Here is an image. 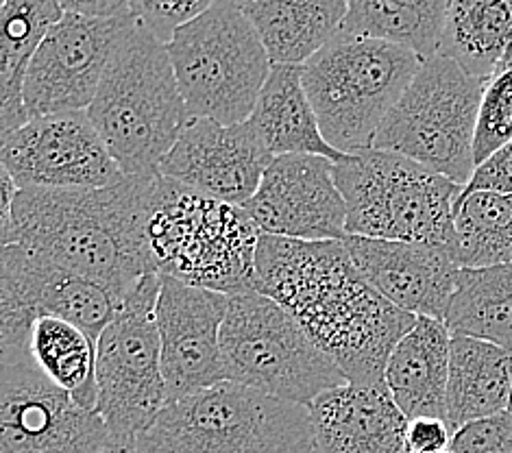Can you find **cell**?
<instances>
[{"instance_id":"obj_1","label":"cell","mask_w":512,"mask_h":453,"mask_svg":"<svg viewBox=\"0 0 512 453\" xmlns=\"http://www.w3.org/2000/svg\"><path fill=\"white\" fill-rule=\"evenodd\" d=\"M255 290L288 310L349 384L384 382L417 316L384 299L353 264L345 240L260 236Z\"/></svg>"},{"instance_id":"obj_29","label":"cell","mask_w":512,"mask_h":453,"mask_svg":"<svg viewBox=\"0 0 512 453\" xmlns=\"http://www.w3.org/2000/svg\"><path fill=\"white\" fill-rule=\"evenodd\" d=\"M29 353L35 366L79 406L96 412V340L59 316H40L31 327Z\"/></svg>"},{"instance_id":"obj_16","label":"cell","mask_w":512,"mask_h":453,"mask_svg":"<svg viewBox=\"0 0 512 453\" xmlns=\"http://www.w3.org/2000/svg\"><path fill=\"white\" fill-rule=\"evenodd\" d=\"M242 207L266 236L306 242L349 236L336 162L323 155L273 157L258 192Z\"/></svg>"},{"instance_id":"obj_38","label":"cell","mask_w":512,"mask_h":453,"mask_svg":"<svg viewBox=\"0 0 512 453\" xmlns=\"http://www.w3.org/2000/svg\"><path fill=\"white\" fill-rule=\"evenodd\" d=\"M229 3H234V5L242 7V5H247V3H251V0H229Z\"/></svg>"},{"instance_id":"obj_12","label":"cell","mask_w":512,"mask_h":453,"mask_svg":"<svg viewBox=\"0 0 512 453\" xmlns=\"http://www.w3.org/2000/svg\"><path fill=\"white\" fill-rule=\"evenodd\" d=\"M0 353V453H103L109 432L99 412L55 386L29 347Z\"/></svg>"},{"instance_id":"obj_7","label":"cell","mask_w":512,"mask_h":453,"mask_svg":"<svg viewBox=\"0 0 512 453\" xmlns=\"http://www.w3.org/2000/svg\"><path fill=\"white\" fill-rule=\"evenodd\" d=\"M347 203V234L373 240L454 242L456 203L465 186L412 159L364 149L336 162Z\"/></svg>"},{"instance_id":"obj_36","label":"cell","mask_w":512,"mask_h":453,"mask_svg":"<svg viewBox=\"0 0 512 453\" xmlns=\"http://www.w3.org/2000/svg\"><path fill=\"white\" fill-rule=\"evenodd\" d=\"M66 14L85 18H118L131 11V0H59Z\"/></svg>"},{"instance_id":"obj_5","label":"cell","mask_w":512,"mask_h":453,"mask_svg":"<svg viewBox=\"0 0 512 453\" xmlns=\"http://www.w3.org/2000/svg\"><path fill=\"white\" fill-rule=\"evenodd\" d=\"M144 453H312L308 406L223 379L170 401L140 438Z\"/></svg>"},{"instance_id":"obj_20","label":"cell","mask_w":512,"mask_h":453,"mask_svg":"<svg viewBox=\"0 0 512 453\" xmlns=\"http://www.w3.org/2000/svg\"><path fill=\"white\" fill-rule=\"evenodd\" d=\"M312 453H412L408 416L384 382L343 384L308 403Z\"/></svg>"},{"instance_id":"obj_10","label":"cell","mask_w":512,"mask_h":453,"mask_svg":"<svg viewBox=\"0 0 512 453\" xmlns=\"http://www.w3.org/2000/svg\"><path fill=\"white\" fill-rule=\"evenodd\" d=\"M484 81L443 55L425 59L377 129L373 149L404 155L467 186Z\"/></svg>"},{"instance_id":"obj_15","label":"cell","mask_w":512,"mask_h":453,"mask_svg":"<svg viewBox=\"0 0 512 453\" xmlns=\"http://www.w3.org/2000/svg\"><path fill=\"white\" fill-rule=\"evenodd\" d=\"M0 140V164L18 190H92L125 179L88 112L29 118Z\"/></svg>"},{"instance_id":"obj_28","label":"cell","mask_w":512,"mask_h":453,"mask_svg":"<svg viewBox=\"0 0 512 453\" xmlns=\"http://www.w3.org/2000/svg\"><path fill=\"white\" fill-rule=\"evenodd\" d=\"M451 0H349L343 31L406 46L423 61L438 55Z\"/></svg>"},{"instance_id":"obj_40","label":"cell","mask_w":512,"mask_h":453,"mask_svg":"<svg viewBox=\"0 0 512 453\" xmlns=\"http://www.w3.org/2000/svg\"><path fill=\"white\" fill-rule=\"evenodd\" d=\"M432 453H454L451 449H443V451H432Z\"/></svg>"},{"instance_id":"obj_25","label":"cell","mask_w":512,"mask_h":453,"mask_svg":"<svg viewBox=\"0 0 512 453\" xmlns=\"http://www.w3.org/2000/svg\"><path fill=\"white\" fill-rule=\"evenodd\" d=\"M66 16L59 0H3L0 44V138L29 122L24 77L31 59L55 24Z\"/></svg>"},{"instance_id":"obj_21","label":"cell","mask_w":512,"mask_h":453,"mask_svg":"<svg viewBox=\"0 0 512 453\" xmlns=\"http://www.w3.org/2000/svg\"><path fill=\"white\" fill-rule=\"evenodd\" d=\"M451 332L443 321L417 316V323L390 353L384 384L408 419L447 421Z\"/></svg>"},{"instance_id":"obj_19","label":"cell","mask_w":512,"mask_h":453,"mask_svg":"<svg viewBox=\"0 0 512 453\" xmlns=\"http://www.w3.org/2000/svg\"><path fill=\"white\" fill-rule=\"evenodd\" d=\"M362 277L399 310L445 323L460 266L443 244L345 238Z\"/></svg>"},{"instance_id":"obj_24","label":"cell","mask_w":512,"mask_h":453,"mask_svg":"<svg viewBox=\"0 0 512 453\" xmlns=\"http://www.w3.org/2000/svg\"><path fill=\"white\" fill-rule=\"evenodd\" d=\"M512 351L493 342L454 336L449 351L447 423L451 430L508 412Z\"/></svg>"},{"instance_id":"obj_2","label":"cell","mask_w":512,"mask_h":453,"mask_svg":"<svg viewBox=\"0 0 512 453\" xmlns=\"http://www.w3.org/2000/svg\"><path fill=\"white\" fill-rule=\"evenodd\" d=\"M160 175L125 177L107 188L18 190L0 244H18L123 301L153 275L149 216Z\"/></svg>"},{"instance_id":"obj_39","label":"cell","mask_w":512,"mask_h":453,"mask_svg":"<svg viewBox=\"0 0 512 453\" xmlns=\"http://www.w3.org/2000/svg\"><path fill=\"white\" fill-rule=\"evenodd\" d=\"M508 414L512 416V393H510V401H508Z\"/></svg>"},{"instance_id":"obj_8","label":"cell","mask_w":512,"mask_h":453,"mask_svg":"<svg viewBox=\"0 0 512 453\" xmlns=\"http://www.w3.org/2000/svg\"><path fill=\"white\" fill-rule=\"evenodd\" d=\"M166 46L192 118L223 125L251 118L273 61L242 7L216 0Z\"/></svg>"},{"instance_id":"obj_23","label":"cell","mask_w":512,"mask_h":453,"mask_svg":"<svg viewBox=\"0 0 512 453\" xmlns=\"http://www.w3.org/2000/svg\"><path fill=\"white\" fill-rule=\"evenodd\" d=\"M242 11L273 66H303L343 31L349 0H251Z\"/></svg>"},{"instance_id":"obj_22","label":"cell","mask_w":512,"mask_h":453,"mask_svg":"<svg viewBox=\"0 0 512 453\" xmlns=\"http://www.w3.org/2000/svg\"><path fill=\"white\" fill-rule=\"evenodd\" d=\"M249 125L273 157L323 155L334 162L345 157L323 136L319 118L303 85L301 66L275 64L271 68Z\"/></svg>"},{"instance_id":"obj_14","label":"cell","mask_w":512,"mask_h":453,"mask_svg":"<svg viewBox=\"0 0 512 453\" xmlns=\"http://www.w3.org/2000/svg\"><path fill=\"white\" fill-rule=\"evenodd\" d=\"M136 16L85 18L66 14L48 31L24 77L29 118L88 112L118 44Z\"/></svg>"},{"instance_id":"obj_11","label":"cell","mask_w":512,"mask_h":453,"mask_svg":"<svg viewBox=\"0 0 512 453\" xmlns=\"http://www.w3.org/2000/svg\"><path fill=\"white\" fill-rule=\"evenodd\" d=\"M162 275H146L96 342V412L109 440H140L168 403L155 305Z\"/></svg>"},{"instance_id":"obj_26","label":"cell","mask_w":512,"mask_h":453,"mask_svg":"<svg viewBox=\"0 0 512 453\" xmlns=\"http://www.w3.org/2000/svg\"><path fill=\"white\" fill-rule=\"evenodd\" d=\"M438 55L489 79L512 59V0H451Z\"/></svg>"},{"instance_id":"obj_13","label":"cell","mask_w":512,"mask_h":453,"mask_svg":"<svg viewBox=\"0 0 512 453\" xmlns=\"http://www.w3.org/2000/svg\"><path fill=\"white\" fill-rule=\"evenodd\" d=\"M123 308L112 290L18 244L0 251V349L29 347L40 316H59L99 342Z\"/></svg>"},{"instance_id":"obj_9","label":"cell","mask_w":512,"mask_h":453,"mask_svg":"<svg viewBox=\"0 0 512 453\" xmlns=\"http://www.w3.org/2000/svg\"><path fill=\"white\" fill-rule=\"evenodd\" d=\"M221 351L229 382L301 406L347 384L295 316L258 290L229 295Z\"/></svg>"},{"instance_id":"obj_27","label":"cell","mask_w":512,"mask_h":453,"mask_svg":"<svg viewBox=\"0 0 512 453\" xmlns=\"http://www.w3.org/2000/svg\"><path fill=\"white\" fill-rule=\"evenodd\" d=\"M445 325L454 336L486 340L512 351V262L460 268Z\"/></svg>"},{"instance_id":"obj_30","label":"cell","mask_w":512,"mask_h":453,"mask_svg":"<svg viewBox=\"0 0 512 453\" xmlns=\"http://www.w3.org/2000/svg\"><path fill=\"white\" fill-rule=\"evenodd\" d=\"M451 251L460 268L512 262V194L465 192L456 203Z\"/></svg>"},{"instance_id":"obj_35","label":"cell","mask_w":512,"mask_h":453,"mask_svg":"<svg viewBox=\"0 0 512 453\" xmlns=\"http://www.w3.org/2000/svg\"><path fill=\"white\" fill-rule=\"evenodd\" d=\"M454 430L445 419L436 416H417L408 421V447L412 453H432L451 447Z\"/></svg>"},{"instance_id":"obj_4","label":"cell","mask_w":512,"mask_h":453,"mask_svg":"<svg viewBox=\"0 0 512 453\" xmlns=\"http://www.w3.org/2000/svg\"><path fill=\"white\" fill-rule=\"evenodd\" d=\"M146 236L157 275L223 295L255 290L262 234L245 207L201 197L160 175Z\"/></svg>"},{"instance_id":"obj_17","label":"cell","mask_w":512,"mask_h":453,"mask_svg":"<svg viewBox=\"0 0 512 453\" xmlns=\"http://www.w3.org/2000/svg\"><path fill=\"white\" fill-rule=\"evenodd\" d=\"M229 295L162 277L155 323L162 342L168 403L225 379L221 329Z\"/></svg>"},{"instance_id":"obj_31","label":"cell","mask_w":512,"mask_h":453,"mask_svg":"<svg viewBox=\"0 0 512 453\" xmlns=\"http://www.w3.org/2000/svg\"><path fill=\"white\" fill-rule=\"evenodd\" d=\"M508 142H512V59L484 81L473 140L475 166L486 162Z\"/></svg>"},{"instance_id":"obj_32","label":"cell","mask_w":512,"mask_h":453,"mask_svg":"<svg viewBox=\"0 0 512 453\" xmlns=\"http://www.w3.org/2000/svg\"><path fill=\"white\" fill-rule=\"evenodd\" d=\"M214 3L216 0H131V14L168 44L179 27L205 14Z\"/></svg>"},{"instance_id":"obj_37","label":"cell","mask_w":512,"mask_h":453,"mask_svg":"<svg viewBox=\"0 0 512 453\" xmlns=\"http://www.w3.org/2000/svg\"><path fill=\"white\" fill-rule=\"evenodd\" d=\"M103 453H144L140 440H107Z\"/></svg>"},{"instance_id":"obj_6","label":"cell","mask_w":512,"mask_h":453,"mask_svg":"<svg viewBox=\"0 0 512 453\" xmlns=\"http://www.w3.org/2000/svg\"><path fill=\"white\" fill-rule=\"evenodd\" d=\"M421 64L406 46L340 31L301 66L325 140L343 155L371 149Z\"/></svg>"},{"instance_id":"obj_3","label":"cell","mask_w":512,"mask_h":453,"mask_svg":"<svg viewBox=\"0 0 512 453\" xmlns=\"http://www.w3.org/2000/svg\"><path fill=\"white\" fill-rule=\"evenodd\" d=\"M88 116L125 177L160 175L192 120L166 42L138 20L109 61Z\"/></svg>"},{"instance_id":"obj_18","label":"cell","mask_w":512,"mask_h":453,"mask_svg":"<svg viewBox=\"0 0 512 453\" xmlns=\"http://www.w3.org/2000/svg\"><path fill=\"white\" fill-rule=\"evenodd\" d=\"M273 155L255 136L249 120L223 125L192 118L164 157L160 175L207 199L245 205L258 192Z\"/></svg>"},{"instance_id":"obj_34","label":"cell","mask_w":512,"mask_h":453,"mask_svg":"<svg viewBox=\"0 0 512 453\" xmlns=\"http://www.w3.org/2000/svg\"><path fill=\"white\" fill-rule=\"evenodd\" d=\"M465 192L512 194V142L495 151L480 166H475Z\"/></svg>"},{"instance_id":"obj_33","label":"cell","mask_w":512,"mask_h":453,"mask_svg":"<svg viewBox=\"0 0 512 453\" xmlns=\"http://www.w3.org/2000/svg\"><path fill=\"white\" fill-rule=\"evenodd\" d=\"M454 453H512V416L508 412L462 425L454 432Z\"/></svg>"}]
</instances>
